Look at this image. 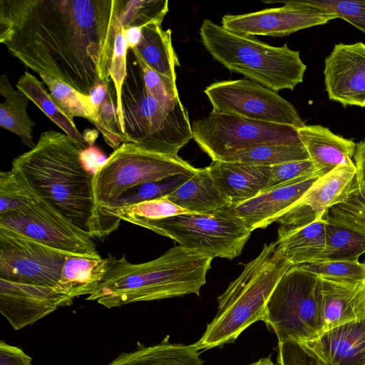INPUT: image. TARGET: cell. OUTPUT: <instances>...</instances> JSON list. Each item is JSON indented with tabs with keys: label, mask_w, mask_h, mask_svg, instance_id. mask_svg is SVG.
I'll list each match as a JSON object with an SVG mask.
<instances>
[{
	"label": "cell",
	"mask_w": 365,
	"mask_h": 365,
	"mask_svg": "<svg viewBox=\"0 0 365 365\" xmlns=\"http://www.w3.org/2000/svg\"><path fill=\"white\" fill-rule=\"evenodd\" d=\"M141 29H142L136 27L124 28L128 49L135 48L139 43L141 36Z\"/></svg>",
	"instance_id": "f6af8a7d"
},
{
	"label": "cell",
	"mask_w": 365,
	"mask_h": 365,
	"mask_svg": "<svg viewBox=\"0 0 365 365\" xmlns=\"http://www.w3.org/2000/svg\"><path fill=\"white\" fill-rule=\"evenodd\" d=\"M83 150L66 134L41 133L35 146L17 156L12 167L30 187L67 220L93 237H105L115 228L95 203L93 175L85 167Z\"/></svg>",
	"instance_id": "7a4b0ae2"
},
{
	"label": "cell",
	"mask_w": 365,
	"mask_h": 365,
	"mask_svg": "<svg viewBox=\"0 0 365 365\" xmlns=\"http://www.w3.org/2000/svg\"><path fill=\"white\" fill-rule=\"evenodd\" d=\"M322 175L317 171L264 190L255 197L230 207L231 210L251 232L266 228L297 202Z\"/></svg>",
	"instance_id": "ac0fdd59"
},
{
	"label": "cell",
	"mask_w": 365,
	"mask_h": 365,
	"mask_svg": "<svg viewBox=\"0 0 365 365\" xmlns=\"http://www.w3.org/2000/svg\"><path fill=\"white\" fill-rule=\"evenodd\" d=\"M197 170L179 156L158 153L142 143L125 142L93 175L95 203L104 214L103 209L134 186L178 175H192Z\"/></svg>",
	"instance_id": "ba28073f"
},
{
	"label": "cell",
	"mask_w": 365,
	"mask_h": 365,
	"mask_svg": "<svg viewBox=\"0 0 365 365\" xmlns=\"http://www.w3.org/2000/svg\"><path fill=\"white\" fill-rule=\"evenodd\" d=\"M283 4L279 8L225 15L222 18V26L245 36H285L337 19L334 14L309 6L302 0L287 1Z\"/></svg>",
	"instance_id": "5bb4252c"
},
{
	"label": "cell",
	"mask_w": 365,
	"mask_h": 365,
	"mask_svg": "<svg viewBox=\"0 0 365 365\" xmlns=\"http://www.w3.org/2000/svg\"><path fill=\"white\" fill-rule=\"evenodd\" d=\"M66 255L12 230L0 227V279L56 287Z\"/></svg>",
	"instance_id": "4fadbf2b"
},
{
	"label": "cell",
	"mask_w": 365,
	"mask_h": 365,
	"mask_svg": "<svg viewBox=\"0 0 365 365\" xmlns=\"http://www.w3.org/2000/svg\"><path fill=\"white\" fill-rule=\"evenodd\" d=\"M324 217L325 247L319 260H359L365 253V224L339 205L330 207Z\"/></svg>",
	"instance_id": "7402d4cb"
},
{
	"label": "cell",
	"mask_w": 365,
	"mask_h": 365,
	"mask_svg": "<svg viewBox=\"0 0 365 365\" xmlns=\"http://www.w3.org/2000/svg\"><path fill=\"white\" fill-rule=\"evenodd\" d=\"M304 4L334 14L365 36V0H302Z\"/></svg>",
	"instance_id": "f35d334b"
},
{
	"label": "cell",
	"mask_w": 365,
	"mask_h": 365,
	"mask_svg": "<svg viewBox=\"0 0 365 365\" xmlns=\"http://www.w3.org/2000/svg\"><path fill=\"white\" fill-rule=\"evenodd\" d=\"M214 258L180 245L149 262L130 263L108 255L106 273L86 297L108 309L130 303L200 294Z\"/></svg>",
	"instance_id": "3957f363"
},
{
	"label": "cell",
	"mask_w": 365,
	"mask_h": 365,
	"mask_svg": "<svg viewBox=\"0 0 365 365\" xmlns=\"http://www.w3.org/2000/svg\"><path fill=\"white\" fill-rule=\"evenodd\" d=\"M317 279L315 274L293 265L279 280L262 320L275 333L279 342H307L324 332Z\"/></svg>",
	"instance_id": "9c48e42d"
},
{
	"label": "cell",
	"mask_w": 365,
	"mask_h": 365,
	"mask_svg": "<svg viewBox=\"0 0 365 365\" xmlns=\"http://www.w3.org/2000/svg\"><path fill=\"white\" fill-rule=\"evenodd\" d=\"M359 192L365 190V140L356 144L354 155Z\"/></svg>",
	"instance_id": "7bdbcfd3"
},
{
	"label": "cell",
	"mask_w": 365,
	"mask_h": 365,
	"mask_svg": "<svg viewBox=\"0 0 365 365\" xmlns=\"http://www.w3.org/2000/svg\"><path fill=\"white\" fill-rule=\"evenodd\" d=\"M135 225L170 238L185 248L228 259L241 254L252 232L230 207L142 220Z\"/></svg>",
	"instance_id": "52a82bcc"
},
{
	"label": "cell",
	"mask_w": 365,
	"mask_h": 365,
	"mask_svg": "<svg viewBox=\"0 0 365 365\" xmlns=\"http://www.w3.org/2000/svg\"><path fill=\"white\" fill-rule=\"evenodd\" d=\"M358 194L359 195V197H361V199L365 203V190H363L362 192H358Z\"/></svg>",
	"instance_id": "7dc6e473"
},
{
	"label": "cell",
	"mask_w": 365,
	"mask_h": 365,
	"mask_svg": "<svg viewBox=\"0 0 365 365\" xmlns=\"http://www.w3.org/2000/svg\"><path fill=\"white\" fill-rule=\"evenodd\" d=\"M299 139L317 170L327 174L351 160L356 144L320 125H304L297 129Z\"/></svg>",
	"instance_id": "603a6c76"
},
{
	"label": "cell",
	"mask_w": 365,
	"mask_h": 365,
	"mask_svg": "<svg viewBox=\"0 0 365 365\" xmlns=\"http://www.w3.org/2000/svg\"><path fill=\"white\" fill-rule=\"evenodd\" d=\"M204 93L215 113L296 129L304 125L296 108L277 92L249 79L216 82Z\"/></svg>",
	"instance_id": "7c38bea8"
},
{
	"label": "cell",
	"mask_w": 365,
	"mask_h": 365,
	"mask_svg": "<svg viewBox=\"0 0 365 365\" xmlns=\"http://www.w3.org/2000/svg\"><path fill=\"white\" fill-rule=\"evenodd\" d=\"M191 176L190 174L178 175L134 186L120 195L110 206L103 209L102 212L106 209L127 207L168 196Z\"/></svg>",
	"instance_id": "e575fe53"
},
{
	"label": "cell",
	"mask_w": 365,
	"mask_h": 365,
	"mask_svg": "<svg viewBox=\"0 0 365 365\" xmlns=\"http://www.w3.org/2000/svg\"><path fill=\"white\" fill-rule=\"evenodd\" d=\"M195 344H173L167 336L160 344L120 354L108 365H204Z\"/></svg>",
	"instance_id": "484cf974"
},
{
	"label": "cell",
	"mask_w": 365,
	"mask_h": 365,
	"mask_svg": "<svg viewBox=\"0 0 365 365\" xmlns=\"http://www.w3.org/2000/svg\"><path fill=\"white\" fill-rule=\"evenodd\" d=\"M72 303L73 299L56 287L0 279V312L15 330L31 325L58 307Z\"/></svg>",
	"instance_id": "e0dca14e"
},
{
	"label": "cell",
	"mask_w": 365,
	"mask_h": 365,
	"mask_svg": "<svg viewBox=\"0 0 365 365\" xmlns=\"http://www.w3.org/2000/svg\"><path fill=\"white\" fill-rule=\"evenodd\" d=\"M128 65L121 92L120 131L125 142L142 143L158 153L178 157L192 138L187 110L180 99L173 110L163 108L146 90L139 66L136 70Z\"/></svg>",
	"instance_id": "8992f818"
},
{
	"label": "cell",
	"mask_w": 365,
	"mask_h": 365,
	"mask_svg": "<svg viewBox=\"0 0 365 365\" xmlns=\"http://www.w3.org/2000/svg\"><path fill=\"white\" fill-rule=\"evenodd\" d=\"M317 290L324 331L365 319V281L318 277Z\"/></svg>",
	"instance_id": "d6986e66"
},
{
	"label": "cell",
	"mask_w": 365,
	"mask_h": 365,
	"mask_svg": "<svg viewBox=\"0 0 365 365\" xmlns=\"http://www.w3.org/2000/svg\"><path fill=\"white\" fill-rule=\"evenodd\" d=\"M128 51V46L125 36L124 28L118 18L115 27L114 48L110 68V75L115 93L119 131L120 130L122 123L121 92L125 79L127 76Z\"/></svg>",
	"instance_id": "74e56055"
},
{
	"label": "cell",
	"mask_w": 365,
	"mask_h": 365,
	"mask_svg": "<svg viewBox=\"0 0 365 365\" xmlns=\"http://www.w3.org/2000/svg\"><path fill=\"white\" fill-rule=\"evenodd\" d=\"M217 187L232 206L255 197L266 188L271 167L213 160L207 167Z\"/></svg>",
	"instance_id": "ffe728a7"
},
{
	"label": "cell",
	"mask_w": 365,
	"mask_h": 365,
	"mask_svg": "<svg viewBox=\"0 0 365 365\" xmlns=\"http://www.w3.org/2000/svg\"><path fill=\"white\" fill-rule=\"evenodd\" d=\"M359 190L352 160L319 177L306 193L276 222L278 232L304 226L322 217L331 207Z\"/></svg>",
	"instance_id": "9a60e30c"
},
{
	"label": "cell",
	"mask_w": 365,
	"mask_h": 365,
	"mask_svg": "<svg viewBox=\"0 0 365 365\" xmlns=\"http://www.w3.org/2000/svg\"><path fill=\"white\" fill-rule=\"evenodd\" d=\"M200 35L217 61L272 91H292L303 82L307 66L299 52L287 43L271 46L253 36L232 33L207 19L201 24Z\"/></svg>",
	"instance_id": "5b68a950"
},
{
	"label": "cell",
	"mask_w": 365,
	"mask_h": 365,
	"mask_svg": "<svg viewBox=\"0 0 365 365\" xmlns=\"http://www.w3.org/2000/svg\"><path fill=\"white\" fill-rule=\"evenodd\" d=\"M168 0H119L118 18L123 28L162 25L169 11Z\"/></svg>",
	"instance_id": "836d02e7"
},
{
	"label": "cell",
	"mask_w": 365,
	"mask_h": 365,
	"mask_svg": "<svg viewBox=\"0 0 365 365\" xmlns=\"http://www.w3.org/2000/svg\"><path fill=\"white\" fill-rule=\"evenodd\" d=\"M133 48L150 68L176 81L175 68L180 63L172 44L170 29L165 31L157 23L144 26L139 43Z\"/></svg>",
	"instance_id": "83f0119b"
},
{
	"label": "cell",
	"mask_w": 365,
	"mask_h": 365,
	"mask_svg": "<svg viewBox=\"0 0 365 365\" xmlns=\"http://www.w3.org/2000/svg\"><path fill=\"white\" fill-rule=\"evenodd\" d=\"M0 94L4 101L0 104V125L17 135L22 143L32 149L36 143L33 132L36 125L27 113L30 100L11 86L6 74L0 77Z\"/></svg>",
	"instance_id": "f1b7e54d"
},
{
	"label": "cell",
	"mask_w": 365,
	"mask_h": 365,
	"mask_svg": "<svg viewBox=\"0 0 365 365\" xmlns=\"http://www.w3.org/2000/svg\"><path fill=\"white\" fill-rule=\"evenodd\" d=\"M0 227L68 255L101 258L92 237L67 220L31 187L29 197L21 207L0 214Z\"/></svg>",
	"instance_id": "8fae6325"
},
{
	"label": "cell",
	"mask_w": 365,
	"mask_h": 365,
	"mask_svg": "<svg viewBox=\"0 0 365 365\" xmlns=\"http://www.w3.org/2000/svg\"><path fill=\"white\" fill-rule=\"evenodd\" d=\"M304 343L330 365H365V319L336 326Z\"/></svg>",
	"instance_id": "44dd1931"
},
{
	"label": "cell",
	"mask_w": 365,
	"mask_h": 365,
	"mask_svg": "<svg viewBox=\"0 0 365 365\" xmlns=\"http://www.w3.org/2000/svg\"><path fill=\"white\" fill-rule=\"evenodd\" d=\"M119 0H0V42L24 66L85 96L111 80Z\"/></svg>",
	"instance_id": "6da1fadb"
},
{
	"label": "cell",
	"mask_w": 365,
	"mask_h": 365,
	"mask_svg": "<svg viewBox=\"0 0 365 365\" xmlns=\"http://www.w3.org/2000/svg\"><path fill=\"white\" fill-rule=\"evenodd\" d=\"M31 361L21 349L0 342V365H31Z\"/></svg>",
	"instance_id": "b9f144b4"
},
{
	"label": "cell",
	"mask_w": 365,
	"mask_h": 365,
	"mask_svg": "<svg viewBox=\"0 0 365 365\" xmlns=\"http://www.w3.org/2000/svg\"><path fill=\"white\" fill-rule=\"evenodd\" d=\"M41 80L49 89V94L58 108L70 118H86L96 127L98 117L89 96H85L66 83L41 75Z\"/></svg>",
	"instance_id": "d6a6232c"
},
{
	"label": "cell",
	"mask_w": 365,
	"mask_h": 365,
	"mask_svg": "<svg viewBox=\"0 0 365 365\" xmlns=\"http://www.w3.org/2000/svg\"><path fill=\"white\" fill-rule=\"evenodd\" d=\"M250 365H275L271 359L268 358H262Z\"/></svg>",
	"instance_id": "bcb514c9"
},
{
	"label": "cell",
	"mask_w": 365,
	"mask_h": 365,
	"mask_svg": "<svg viewBox=\"0 0 365 365\" xmlns=\"http://www.w3.org/2000/svg\"><path fill=\"white\" fill-rule=\"evenodd\" d=\"M192 138L213 160L268 144H302L296 128L210 112L191 124Z\"/></svg>",
	"instance_id": "30bf717a"
},
{
	"label": "cell",
	"mask_w": 365,
	"mask_h": 365,
	"mask_svg": "<svg viewBox=\"0 0 365 365\" xmlns=\"http://www.w3.org/2000/svg\"><path fill=\"white\" fill-rule=\"evenodd\" d=\"M324 76L330 100L365 107V43L334 45L325 58Z\"/></svg>",
	"instance_id": "2e32d148"
},
{
	"label": "cell",
	"mask_w": 365,
	"mask_h": 365,
	"mask_svg": "<svg viewBox=\"0 0 365 365\" xmlns=\"http://www.w3.org/2000/svg\"><path fill=\"white\" fill-rule=\"evenodd\" d=\"M326 223L324 215L304 226L279 232L278 248L292 265L318 261L325 247Z\"/></svg>",
	"instance_id": "d4e9b609"
},
{
	"label": "cell",
	"mask_w": 365,
	"mask_h": 365,
	"mask_svg": "<svg viewBox=\"0 0 365 365\" xmlns=\"http://www.w3.org/2000/svg\"><path fill=\"white\" fill-rule=\"evenodd\" d=\"M111 81H99L92 88L89 96L97 113V130L106 144L115 150L125 140L118 129L115 93L112 91Z\"/></svg>",
	"instance_id": "4dcf8cb0"
},
{
	"label": "cell",
	"mask_w": 365,
	"mask_h": 365,
	"mask_svg": "<svg viewBox=\"0 0 365 365\" xmlns=\"http://www.w3.org/2000/svg\"><path fill=\"white\" fill-rule=\"evenodd\" d=\"M307 159L309 158L303 144H268L240 151L220 160L271 167Z\"/></svg>",
	"instance_id": "1f68e13d"
},
{
	"label": "cell",
	"mask_w": 365,
	"mask_h": 365,
	"mask_svg": "<svg viewBox=\"0 0 365 365\" xmlns=\"http://www.w3.org/2000/svg\"><path fill=\"white\" fill-rule=\"evenodd\" d=\"M166 197L189 212L202 213L232 207L217 187L207 168L192 176Z\"/></svg>",
	"instance_id": "cb8c5ba5"
},
{
	"label": "cell",
	"mask_w": 365,
	"mask_h": 365,
	"mask_svg": "<svg viewBox=\"0 0 365 365\" xmlns=\"http://www.w3.org/2000/svg\"><path fill=\"white\" fill-rule=\"evenodd\" d=\"M107 258L66 255L61 279L56 287L73 299L93 294L106 273Z\"/></svg>",
	"instance_id": "4316f807"
},
{
	"label": "cell",
	"mask_w": 365,
	"mask_h": 365,
	"mask_svg": "<svg viewBox=\"0 0 365 365\" xmlns=\"http://www.w3.org/2000/svg\"><path fill=\"white\" fill-rule=\"evenodd\" d=\"M139 66L148 93L164 108L173 110L180 100L176 83L150 68L133 48L128 49Z\"/></svg>",
	"instance_id": "d590c367"
},
{
	"label": "cell",
	"mask_w": 365,
	"mask_h": 365,
	"mask_svg": "<svg viewBox=\"0 0 365 365\" xmlns=\"http://www.w3.org/2000/svg\"><path fill=\"white\" fill-rule=\"evenodd\" d=\"M83 163L86 168L93 175L104 164L107 158L93 146L81 153Z\"/></svg>",
	"instance_id": "ee69618b"
},
{
	"label": "cell",
	"mask_w": 365,
	"mask_h": 365,
	"mask_svg": "<svg viewBox=\"0 0 365 365\" xmlns=\"http://www.w3.org/2000/svg\"><path fill=\"white\" fill-rule=\"evenodd\" d=\"M279 365H330L304 342L287 340L279 342Z\"/></svg>",
	"instance_id": "ab89813d"
},
{
	"label": "cell",
	"mask_w": 365,
	"mask_h": 365,
	"mask_svg": "<svg viewBox=\"0 0 365 365\" xmlns=\"http://www.w3.org/2000/svg\"><path fill=\"white\" fill-rule=\"evenodd\" d=\"M19 91L36 104L49 119L65 132L83 150L91 145L76 127L74 120L68 117L56 104L45 86L35 76L28 71L16 83ZM93 146V145H92Z\"/></svg>",
	"instance_id": "f546056e"
},
{
	"label": "cell",
	"mask_w": 365,
	"mask_h": 365,
	"mask_svg": "<svg viewBox=\"0 0 365 365\" xmlns=\"http://www.w3.org/2000/svg\"><path fill=\"white\" fill-rule=\"evenodd\" d=\"M292 266L276 242L264 244L217 298V314L195 343L196 347L206 350L233 342L253 323L262 321L272 292Z\"/></svg>",
	"instance_id": "277c9868"
},
{
	"label": "cell",
	"mask_w": 365,
	"mask_h": 365,
	"mask_svg": "<svg viewBox=\"0 0 365 365\" xmlns=\"http://www.w3.org/2000/svg\"><path fill=\"white\" fill-rule=\"evenodd\" d=\"M317 171L318 170L310 159L287 162L271 166L270 178L264 190Z\"/></svg>",
	"instance_id": "60d3db41"
},
{
	"label": "cell",
	"mask_w": 365,
	"mask_h": 365,
	"mask_svg": "<svg viewBox=\"0 0 365 365\" xmlns=\"http://www.w3.org/2000/svg\"><path fill=\"white\" fill-rule=\"evenodd\" d=\"M298 266L318 277L355 282L365 281V262L319 260Z\"/></svg>",
	"instance_id": "8d00e7d4"
}]
</instances>
